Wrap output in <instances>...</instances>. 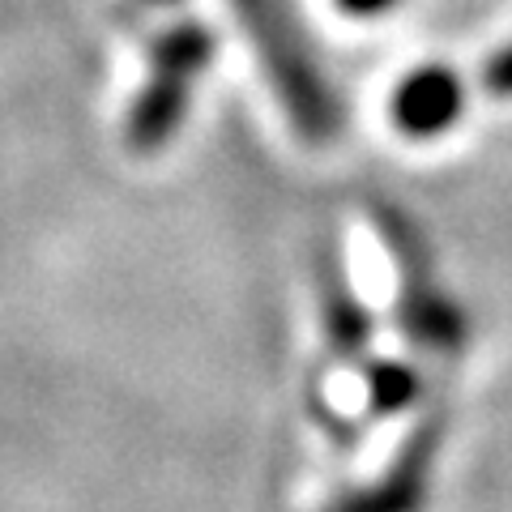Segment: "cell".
<instances>
[{
    "mask_svg": "<svg viewBox=\"0 0 512 512\" xmlns=\"http://www.w3.org/2000/svg\"><path fill=\"white\" fill-rule=\"evenodd\" d=\"M231 13L244 26L265 69V82L274 86L299 141L303 146H329L342 133L346 111L295 9L286 0H231Z\"/></svg>",
    "mask_w": 512,
    "mask_h": 512,
    "instance_id": "cell-1",
    "label": "cell"
},
{
    "mask_svg": "<svg viewBox=\"0 0 512 512\" xmlns=\"http://www.w3.org/2000/svg\"><path fill=\"white\" fill-rule=\"evenodd\" d=\"M367 218H372L376 239L384 244V252H389V261L397 269V329L414 346L457 355L470 342V316L436 282V256H431L423 227L402 205H393L384 197L367 201Z\"/></svg>",
    "mask_w": 512,
    "mask_h": 512,
    "instance_id": "cell-2",
    "label": "cell"
},
{
    "mask_svg": "<svg viewBox=\"0 0 512 512\" xmlns=\"http://www.w3.org/2000/svg\"><path fill=\"white\" fill-rule=\"evenodd\" d=\"M218 56V35L214 26L197 18L171 22L150 47V73L137 99L128 103L124 116V146L133 154H158L167 150L192 111V94L197 82L210 73Z\"/></svg>",
    "mask_w": 512,
    "mask_h": 512,
    "instance_id": "cell-3",
    "label": "cell"
},
{
    "mask_svg": "<svg viewBox=\"0 0 512 512\" xmlns=\"http://www.w3.org/2000/svg\"><path fill=\"white\" fill-rule=\"evenodd\" d=\"M444 431H448V414L440 410L419 419L380 478L333 495L325 512H423L427 491H431V466H436Z\"/></svg>",
    "mask_w": 512,
    "mask_h": 512,
    "instance_id": "cell-4",
    "label": "cell"
},
{
    "mask_svg": "<svg viewBox=\"0 0 512 512\" xmlns=\"http://www.w3.org/2000/svg\"><path fill=\"white\" fill-rule=\"evenodd\" d=\"M466 111V82L453 64L427 60L393 86L389 116L406 141H436Z\"/></svg>",
    "mask_w": 512,
    "mask_h": 512,
    "instance_id": "cell-5",
    "label": "cell"
},
{
    "mask_svg": "<svg viewBox=\"0 0 512 512\" xmlns=\"http://www.w3.org/2000/svg\"><path fill=\"white\" fill-rule=\"evenodd\" d=\"M316 295H320V320H325V338L342 363H363L372 346V312L363 308L359 291L346 278L342 252L325 248L316 256Z\"/></svg>",
    "mask_w": 512,
    "mask_h": 512,
    "instance_id": "cell-6",
    "label": "cell"
},
{
    "mask_svg": "<svg viewBox=\"0 0 512 512\" xmlns=\"http://www.w3.org/2000/svg\"><path fill=\"white\" fill-rule=\"evenodd\" d=\"M363 397H367V414H402L423 397V376L419 367H410L402 359H367L363 363Z\"/></svg>",
    "mask_w": 512,
    "mask_h": 512,
    "instance_id": "cell-7",
    "label": "cell"
},
{
    "mask_svg": "<svg viewBox=\"0 0 512 512\" xmlns=\"http://www.w3.org/2000/svg\"><path fill=\"white\" fill-rule=\"evenodd\" d=\"M483 90L495 99H512V39L483 60Z\"/></svg>",
    "mask_w": 512,
    "mask_h": 512,
    "instance_id": "cell-8",
    "label": "cell"
},
{
    "mask_svg": "<svg viewBox=\"0 0 512 512\" xmlns=\"http://www.w3.org/2000/svg\"><path fill=\"white\" fill-rule=\"evenodd\" d=\"M397 5H402V0H333V9L346 13V18H359V22L384 18V13H393Z\"/></svg>",
    "mask_w": 512,
    "mask_h": 512,
    "instance_id": "cell-9",
    "label": "cell"
},
{
    "mask_svg": "<svg viewBox=\"0 0 512 512\" xmlns=\"http://www.w3.org/2000/svg\"><path fill=\"white\" fill-rule=\"evenodd\" d=\"M150 9H171V5H180V0H146Z\"/></svg>",
    "mask_w": 512,
    "mask_h": 512,
    "instance_id": "cell-10",
    "label": "cell"
}]
</instances>
